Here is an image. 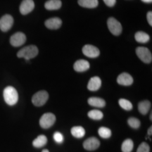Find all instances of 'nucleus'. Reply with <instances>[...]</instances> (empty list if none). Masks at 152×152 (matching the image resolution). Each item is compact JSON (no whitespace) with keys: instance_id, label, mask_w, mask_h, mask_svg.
Returning a JSON list of instances; mask_svg holds the SVG:
<instances>
[{"instance_id":"obj_7","label":"nucleus","mask_w":152,"mask_h":152,"mask_svg":"<svg viewBox=\"0 0 152 152\" xmlns=\"http://www.w3.org/2000/svg\"><path fill=\"white\" fill-rule=\"evenodd\" d=\"M14 25V18L9 14H6L0 18V30L3 32H7Z\"/></svg>"},{"instance_id":"obj_2","label":"nucleus","mask_w":152,"mask_h":152,"mask_svg":"<svg viewBox=\"0 0 152 152\" xmlns=\"http://www.w3.org/2000/svg\"><path fill=\"white\" fill-rule=\"evenodd\" d=\"M38 54V48L35 45H29L25 47L18 51L17 53V56L18 58H23L26 60H30L35 58Z\"/></svg>"},{"instance_id":"obj_5","label":"nucleus","mask_w":152,"mask_h":152,"mask_svg":"<svg viewBox=\"0 0 152 152\" xmlns=\"http://www.w3.org/2000/svg\"><path fill=\"white\" fill-rule=\"evenodd\" d=\"M136 54L140 60L146 64H150L152 61L151 53L147 48L139 47L136 49Z\"/></svg>"},{"instance_id":"obj_10","label":"nucleus","mask_w":152,"mask_h":152,"mask_svg":"<svg viewBox=\"0 0 152 152\" xmlns=\"http://www.w3.org/2000/svg\"><path fill=\"white\" fill-rule=\"evenodd\" d=\"M83 52L89 58H96L100 54V52L97 47L91 45H85L83 48Z\"/></svg>"},{"instance_id":"obj_26","label":"nucleus","mask_w":152,"mask_h":152,"mask_svg":"<svg viewBox=\"0 0 152 152\" xmlns=\"http://www.w3.org/2000/svg\"><path fill=\"white\" fill-rule=\"evenodd\" d=\"M119 105L122 109L124 110H126V111H130V110L132 109V104L130 101L125 99H119Z\"/></svg>"},{"instance_id":"obj_18","label":"nucleus","mask_w":152,"mask_h":152,"mask_svg":"<svg viewBox=\"0 0 152 152\" xmlns=\"http://www.w3.org/2000/svg\"><path fill=\"white\" fill-rule=\"evenodd\" d=\"M87 102H88V104L90 106H94V107L103 108L106 105L105 100L99 97H91L89 99Z\"/></svg>"},{"instance_id":"obj_16","label":"nucleus","mask_w":152,"mask_h":152,"mask_svg":"<svg viewBox=\"0 0 152 152\" xmlns=\"http://www.w3.org/2000/svg\"><path fill=\"white\" fill-rule=\"evenodd\" d=\"M61 1L60 0H49L45 4V9L49 11L58 10L61 7Z\"/></svg>"},{"instance_id":"obj_34","label":"nucleus","mask_w":152,"mask_h":152,"mask_svg":"<svg viewBox=\"0 0 152 152\" xmlns=\"http://www.w3.org/2000/svg\"><path fill=\"white\" fill-rule=\"evenodd\" d=\"M42 152H49V151L47 149H44V150H42Z\"/></svg>"},{"instance_id":"obj_27","label":"nucleus","mask_w":152,"mask_h":152,"mask_svg":"<svg viewBox=\"0 0 152 152\" xmlns=\"http://www.w3.org/2000/svg\"><path fill=\"white\" fill-rule=\"evenodd\" d=\"M128 123L132 128L138 129L140 127V121L136 118H130L128 120Z\"/></svg>"},{"instance_id":"obj_28","label":"nucleus","mask_w":152,"mask_h":152,"mask_svg":"<svg viewBox=\"0 0 152 152\" xmlns=\"http://www.w3.org/2000/svg\"><path fill=\"white\" fill-rule=\"evenodd\" d=\"M150 147L149 144L146 142H142V143L139 146L137 152H149Z\"/></svg>"},{"instance_id":"obj_9","label":"nucleus","mask_w":152,"mask_h":152,"mask_svg":"<svg viewBox=\"0 0 152 152\" xmlns=\"http://www.w3.org/2000/svg\"><path fill=\"white\" fill-rule=\"evenodd\" d=\"M35 8L33 0H23L20 4L19 10L22 15H27Z\"/></svg>"},{"instance_id":"obj_35","label":"nucleus","mask_w":152,"mask_h":152,"mask_svg":"<svg viewBox=\"0 0 152 152\" xmlns=\"http://www.w3.org/2000/svg\"><path fill=\"white\" fill-rule=\"evenodd\" d=\"M150 120H151V121L152 120V113H150Z\"/></svg>"},{"instance_id":"obj_22","label":"nucleus","mask_w":152,"mask_h":152,"mask_svg":"<svg viewBox=\"0 0 152 152\" xmlns=\"http://www.w3.org/2000/svg\"><path fill=\"white\" fill-rule=\"evenodd\" d=\"M71 134L76 138H82L85 136V130L81 126H75L71 129Z\"/></svg>"},{"instance_id":"obj_17","label":"nucleus","mask_w":152,"mask_h":152,"mask_svg":"<svg viewBox=\"0 0 152 152\" xmlns=\"http://www.w3.org/2000/svg\"><path fill=\"white\" fill-rule=\"evenodd\" d=\"M151 106V102H149V101H142L138 104V110L142 115H146L149 111Z\"/></svg>"},{"instance_id":"obj_31","label":"nucleus","mask_w":152,"mask_h":152,"mask_svg":"<svg viewBox=\"0 0 152 152\" xmlns=\"http://www.w3.org/2000/svg\"><path fill=\"white\" fill-rule=\"evenodd\" d=\"M147 20H148V23H149V24L150 26H152V12L151 11H149L147 14Z\"/></svg>"},{"instance_id":"obj_23","label":"nucleus","mask_w":152,"mask_h":152,"mask_svg":"<svg viewBox=\"0 0 152 152\" xmlns=\"http://www.w3.org/2000/svg\"><path fill=\"white\" fill-rule=\"evenodd\" d=\"M133 147H134V144L132 140L130 139H127L123 142L121 150L123 152H131L132 151Z\"/></svg>"},{"instance_id":"obj_21","label":"nucleus","mask_w":152,"mask_h":152,"mask_svg":"<svg viewBox=\"0 0 152 152\" xmlns=\"http://www.w3.org/2000/svg\"><path fill=\"white\" fill-rule=\"evenodd\" d=\"M134 38H135V40L137 42L142 44L148 42L150 39L149 35L147 33L142 31H139L137 33H136L135 35H134Z\"/></svg>"},{"instance_id":"obj_30","label":"nucleus","mask_w":152,"mask_h":152,"mask_svg":"<svg viewBox=\"0 0 152 152\" xmlns=\"http://www.w3.org/2000/svg\"><path fill=\"white\" fill-rule=\"evenodd\" d=\"M104 1L106 4V5H107L108 7H111L115 4L116 0H104Z\"/></svg>"},{"instance_id":"obj_3","label":"nucleus","mask_w":152,"mask_h":152,"mask_svg":"<svg viewBox=\"0 0 152 152\" xmlns=\"http://www.w3.org/2000/svg\"><path fill=\"white\" fill-rule=\"evenodd\" d=\"M48 99V92L45 90H41L33 95L32 98V102L35 106H42L46 104Z\"/></svg>"},{"instance_id":"obj_1","label":"nucleus","mask_w":152,"mask_h":152,"mask_svg":"<svg viewBox=\"0 0 152 152\" xmlns=\"http://www.w3.org/2000/svg\"><path fill=\"white\" fill-rule=\"evenodd\" d=\"M4 99L9 106H14L18 101V94L14 87L8 86L4 90Z\"/></svg>"},{"instance_id":"obj_14","label":"nucleus","mask_w":152,"mask_h":152,"mask_svg":"<svg viewBox=\"0 0 152 152\" xmlns=\"http://www.w3.org/2000/svg\"><path fill=\"white\" fill-rule=\"evenodd\" d=\"M73 68L76 72L82 73V72L87 71L90 68V64L86 60H78L75 61V64H74Z\"/></svg>"},{"instance_id":"obj_4","label":"nucleus","mask_w":152,"mask_h":152,"mask_svg":"<svg viewBox=\"0 0 152 152\" xmlns=\"http://www.w3.org/2000/svg\"><path fill=\"white\" fill-rule=\"evenodd\" d=\"M56 121V116L52 113H46L43 114L39 120V125L41 128L48 129L52 126Z\"/></svg>"},{"instance_id":"obj_29","label":"nucleus","mask_w":152,"mask_h":152,"mask_svg":"<svg viewBox=\"0 0 152 152\" xmlns=\"http://www.w3.org/2000/svg\"><path fill=\"white\" fill-rule=\"evenodd\" d=\"M54 141L58 144H61L64 142V136L61 133L59 132H56L54 134Z\"/></svg>"},{"instance_id":"obj_25","label":"nucleus","mask_w":152,"mask_h":152,"mask_svg":"<svg viewBox=\"0 0 152 152\" xmlns=\"http://www.w3.org/2000/svg\"><path fill=\"white\" fill-rule=\"evenodd\" d=\"M98 134L101 137L108 139L111 136V131L110 129L105 128V127H101L98 130Z\"/></svg>"},{"instance_id":"obj_15","label":"nucleus","mask_w":152,"mask_h":152,"mask_svg":"<svg viewBox=\"0 0 152 152\" xmlns=\"http://www.w3.org/2000/svg\"><path fill=\"white\" fill-rule=\"evenodd\" d=\"M102 85V80L99 77H92L89 81L88 85H87V89L90 91H96L101 87Z\"/></svg>"},{"instance_id":"obj_11","label":"nucleus","mask_w":152,"mask_h":152,"mask_svg":"<svg viewBox=\"0 0 152 152\" xmlns=\"http://www.w3.org/2000/svg\"><path fill=\"white\" fill-rule=\"evenodd\" d=\"M100 146V142L96 137H90L85 140L83 143V147L87 151H94Z\"/></svg>"},{"instance_id":"obj_32","label":"nucleus","mask_w":152,"mask_h":152,"mask_svg":"<svg viewBox=\"0 0 152 152\" xmlns=\"http://www.w3.org/2000/svg\"><path fill=\"white\" fill-rule=\"evenodd\" d=\"M147 134H148V136H149V137L151 136V134H152V127L151 126H150L149 128L148 129Z\"/></svg>"},{"instance_id":"obj_19","label":"nucleus","mask_w":152,"mask_h":152,"mask_svg":"<svg viewBox=\"0 0 152 152\" xmlns=\"http://www.w3.org/2000/svg\"><path fill=\"white\" fill-rule=\"evenodd\" d=\"M79 5L85 8L92 9L98 6V0H78Z\"/></svg>"},{"instance_id":"obj_24","label":"nucleus","mask_w":152,"mask_h":152,"mask_svg":"<svg viewBox=\"0 0 152 152\" xmlns=\"http://www.w3.org/2000/svg\"><path fill=\"white\" fill-rule=\"evenodd\" d=\"M88 117L90 118L92 120H96V121H99V120H101L103 118L104 114L102 111H99V110H92L89 112Z\"/></svg>"},{"instance_id":"obj_8","label":"nucleus","mask_w":152,"mask_h":152,"mask_svg":"<svg viewBox=\"0 0 152 152\" xmlns=\"http://www.w3.org/2000/svg\"><path fill=\"white\" fill-rule=\"evenodd\" d=\"M26 42V36L23 33L18 32L14 34L10 38V43L12 46L18 47L24 45Z\"/></svg>"},{"instance_id":"obj_13","label":"nucleus","mask_w":152,"mask_h":152,"mask_svg":"<svg viewBox=\"0 0 152 152\" xmlns=\"http://www.w3.org/2000/svg\"><path fill=\"white\" fill-rule=\"evenodd\" d=\"M62 24V20L59 18H49L45 21V26L47 28L51 30L58 29Z\"/></svg>"},{"instance_id":"obj_6","label":"nucleus","mask_w":152,"mask_h":152,"mask_svg":"<svg viewBox=\"0 0 152 152\" xmlns=\"http://www.w3.org/2000/svg\"><path fill=\"white\" fill-rule=\"evenodd\" d=\"M107 25L109 30L113 35H119L122 33V26L118 20H117L116 19L113 18V17H111V18L108 19Z\"/></svg>"},{"instance_id":"obj_20","label":"nucleus","mask_w":152,"mask_h":152,"mask_svg":"<svg viewBox=\"0 0 152 152\" xmlns=\"http://www.w3.org/2000/svg\"><path fill=\"white\" fill-rule=\"evenodd\" d=\"M47 143V137L44 134H40L37 137V138L35 139L33 142V147L36 148H41L46 145Z\"/></svg>"},{"instance_id":"obj_12","label":"nucleus","mask_w":152,"mask_h":152,"mask_svg":"<svg viewBox=\"0 0 152 152\" xmlns=\"http://www.w3.org/2000/svg\"><path fill=\"white\" fill-rule=\"evenodd\" d=\"M117 83L123 86H130L133 83V78L129 73H123L118 77Z\"/></svg>"},{"instance_id":"obj_33","label":"nucleus","mask_w":152,"mask_h":152,"mask_svg":"<svg viewBox=\"0 0 152 152\" xmlns=\"http://www.w3.org/2000/svg\"><path fill=\"white\" fill-rule=\"evenodd\" d=\"M142 1L144 3H151L152 2V0H142Z\"/></svg>"}]
</instances>
